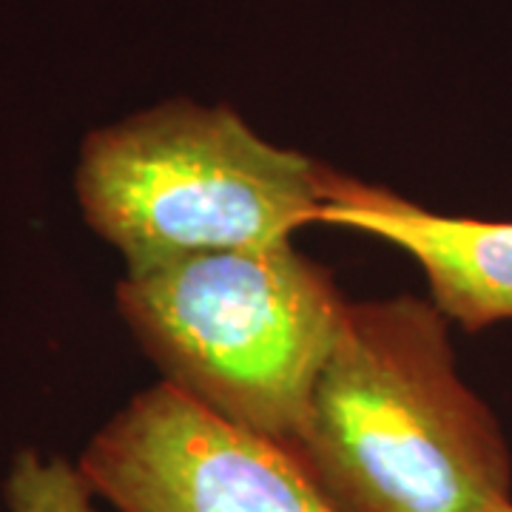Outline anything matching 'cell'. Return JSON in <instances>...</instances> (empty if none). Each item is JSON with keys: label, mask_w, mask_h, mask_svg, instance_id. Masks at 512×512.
<instances>
[{"label": "cell", "mask_w": 512, "mask_h": 512, "mask_svg": "<svg viewBox=\"0 0 512 512\" xmlns=\"http://www.w3.org/2000/svg\"><path fill=\"white\" fill-rule=\"evenodd\" d=\"M336 512H490L512 453L461 379L447 316L419 296L350 302L288 450Z\"/></svg>", "instance_id": "1"}, {"label": "cell", "mask_w": 512, "mask_h": 512, "mask_svg": "<svg viewBox=\"0 0 512 512\" xmlns=\"http://www.w3.org/2000/svg\"><path fill=\"white\" fill-rule=\"evenodd\" d=\"M350 299L296 245L217 251L126 271L117 311L191 402L291 450Z\"/></svg>", "instance_id": "2"}, {"label": "cell", "mask_w": 512, "mask_h": 512, "mask_svg": "<svg viewBox=\"0 0 512 512\" xmlns=\"http://www.w3.org/2000/svg\"><path fill=\"white\" fill-rule=\"evenodd\" d=\"M328 163L259 137L228 106L168 100L83 140L74 191L126 271L293 245L319 225Z\"/></svg>", "instance_id": "3"}, {"label": "cell", "mask_w": 512, "mask_h": 512, "mask_svg": "<svg viewBox=\"0 0 512 512\" xmlns=\"http://www.w3.org/2000/svg\"><path fill=\"white\" fill-rule=\"evenodd\" d=\"M77 470L120 512H336L285 447L165 382L137 393Z\"/></svg>", "instance_id": "4"}, {"label": "cell", "mask_w": 512, "mask_h": 512, "mask_svg": "<svg viewBox=\"0 0 512 512\" xmlns=\"http://www.w3.org/2000/svg\"><path fill=\"white\" fill-rule=\"evenodd\" d=\"M319 225L382 239L410 256L450 325L476 333L512 319V220L430 211L393 188L328 168Z\"/></svg>", "instance_id": "5"}, {"label": "cell", "mask_w": 512, "mask_h": 512, "mask_svg": "<svg viewBox=\"0 0 512 512\" xmlns=\"http://www.w3.org/2000/svg\"><path fill=\"white\" fill-rule=\"evenodd\" d=\"M94 490L66 458H46L23 450L6 478L9 512H97Z\"/></svg>", "instance_id": "6"}, {"label": "cell", "mask_w": 512, "mask_h": 512, "mask_svg": "<svg viewBox=\"0 0 512 512\" xmlns=\"http://www.w3.org/2000/svg\"><path fill=\"white\" fill-rule=\"evenodd\" d=\"M490 512H512V501H504V504H498V507H493Z\"/></svg>", "instance_id": "7"}]
</instances>
